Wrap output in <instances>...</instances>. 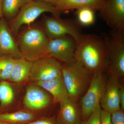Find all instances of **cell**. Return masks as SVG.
Here are the masks:
<instances>
[{
    "mask_svg": "<svg viewBox=\"0 0 124 124\" xmlns=\"http://www.w3.org/2000/svg\"><path fill=\"white\" fill-rule=\"evenodd\" d=\"M79 124H85V121H82V122H80Z\"/></svg>",
    "mask_w": 124,
    "mask_h": 124,
    "instance_id": "obj_31",
    "label": "cell"
},
{
    "mask_svg": "<svg viewBox=\"0 0 124 124\" xmlns=\"http://www.w3.org/2000/svg\"><path fill=\"white\" fill-rule=\"evenodd\" d=\"M120 85L113 76L105 84L100 102L103 110L112 113L121 109L119 100Z\"/></svg>",
    "mask_w": 124,
    "mask_h": 124,
    "instance_id": "obj_13",
    "label": "cell"
},
{
    "mask_svg": "<svg viewBox=\"0 0 124 124\" xmlns=\"http://www.w3.org/2000/svg\"><path fill=\"white\" fill-rule=\"evenodd\" d=\"M4 0H0V19L3 18L2 14V6Z\"/></svg>",
    "mask_w": 124,
    "mask_h": 124,
    "instance_id": "obj_29",
    "label": "cell"
},
{
    "mask_svg": "<svg viewBox=\"0 0 124 124\" xmlns=\"http://www.w3.org/2000/svg\"><path fill=\"white\" fill-rule=\"evenodd\" d=\"M95 11L89 7L77 10V22L81 26H88L93 25L95 21Z\"/></svg>",
    "mask_w": 124,
    "mask_h": 124,
    "instance_id": "obj_21",
    "label": "cell"
},
{
    "mask_svg": "<svg viewBox=\"0 0 124 124\" xmlns=\"http://www.w3.org/2000/svg\"><path fill=\"white\" fill-rule=\"evenodd\" d=\"M15 59L9 55L0 56V79L9 80Z\"/></svg>",
    "mask_w": 124,
    "mask_h": 124,
    "instance_id": "obj_22",
    "label": "cell"
},
{
    "mask_svg": "<svg viewBox=\"0 0 124 124\" xmlns=\"http://www.w3.org/2000/svg\"><path fill=\"white\" fill-rule=\"evenodd\" d=\"M0 124H8V123H6V122H3V121H0Z\"/></svg>",
    "mask_w": 124,
    "mask_h": 124,
    "instance_id": "obj_30",
    "label": "cell"
},
{
    "mask_svg": "<svg viewBox=\"0 0 124 124\" xmlns=\"http://www.w3.org/2000/svg\"><path fill=\"white\" fill-rule=\"evenodd\" d=\"M105 84L102 72H97L93 73L87 91L81 101L82 121H86L93 111L100 104Z\"/></svg>",
    "mask_w": 124,
    "mask_h": 124,
    "instance_id": "obj_7",
    "label": "cell"
},
{
    "mask_svg": "<svg viewBox=\"0 0 124 124\" xmlns=\"http://www.w3.org/2000/svg\"><path fill=\"white\" fill-rule=\"evenodd\" d=\"M61 76L62 64L56 59L47 56L33 62L29 78L36 83Z\"/></svg>",
    "mask_w": 124,
    "mask_h": 124,
    "instance_id": "obj_8",
    "label": "cell"
},
{
    "mask_svg": "<svg viewBox=\"0 0 124 124\" xmlns=\"http://www.w3.org/2000/svg\"><path fill=\"white\" fill-rule=\"evenodd\" d=\"M42 16L41 24L49 39L69 36L77 43L83 35L81 26L77 21L53 16L49 17L44 14Z\"/></svg>",
    "mask_w": 124,
    "mask_h": 124,
    "instance_id": "obj_5",
    "label": "cell"
},
{
    "mask_svg": "<svg viewBox=\"0 0 124 124\" xmlns=\"http://www.w3.org/2000/svg\"><path fill=\"white\" fill-rule=\"evenodd\" d=\"M14 37L6 20L3 17L0 19V56L23 57Z\"/></svg>",
    "mask_w": 124,
    "mask_h": 124,
    "instance_id": "obj_11",
    "label": "cell"
},
{
    "mask_svg": "<svg viewBox=\"0 0 124 124\" xmlns=\"http://www.w3.org/2000/svg\"><path fill=\"white\" fill-rule=\"evenodd\" d=\"M46 12L56 17H60L62 13L49 3L31 0L21 8L16 17L10 20L8 24L13 35L16 37L23 25H31Z\"/></svg>",
    "mask_w": 124,
    "mask_h": 124,
    "instance_id": "obj_4",
    "label": "cell"
},
{
    "mask_svg": "<svg viewBox=\"0 0 124 124\" xmlns=\"http://www.w3.org/2000/svg\"><path fill=\"white\" fill-rule=\"evenodd\" d=\"M33 23L19 31L16 36L23 57L31 62L48 56L49 40L41 24Z\"/></svg>",
    "mask_w": 124,
    "mask_h": 124,
    "instance_id": "obj_2",
    "label": "cell"
},
{
    "mask_svg": "<svg viewBox=\"0 0 124 124\" xmlns=\"http://www.w3.org/2000/svg\"><path fill=\"white\" fill-rule=\"evenodd\" d=\"M75 59L90 73L102 72L108 63L107 49L104 38L94 34L83 35L77 43Z\"/></svg>",
    "mask_w": 124,
    "mask_h": 124,
    "instance_id": "obj_1",
    "label": "cell"
},
{
    "mask_svg": "<svg viewBox=\"0 0 124 124\" xmlns=\"http://www.w3.org/2000/svg\"><path fill=\"white\" fill-rule=\"evenodd\" d=\"M32 0L42 1V2L49 3V4L53 5L54 6H55L57 0Z\"/></svg>",
    "mask_w": 124,
    "mask_h": 124,
    "instance_id": "obj_28",
    "label": "cell"
},
{
    "mask_svg": "<svg viewBox=\"0 0 124 124\" xmlns=\"http://www.w3.org/2000/svg\"><path fill=\"white\" fill-rule=\"evenodd\" d=\"M14 93L11 85L8 82H0V106L1 108L8 106L14 101Z\"/></svg>",
    "mask_w": 124,
    "mask_h": 124,
    "instance_id": "obj_20",
    "label": "cell"
},
{
    "mask_svg": "<svg viewBox=\"0 0 124 124\" xmlns=\"http://www.w3.org/2000/svg\"><path fill=\"white\" fill-rule=\"evenodd\" d=\"M104 38L107 49V67L114 77L124 75V34L112 30Z\"/></svg>",
    "mask_w": 124,
    "mask_h": 124,
    "instance_id": "obj_6",
    "label": "cell"
},
{
    "mask_svg": "<svg viewBox=\"0 0 124 124\" xmlns=\"http://www.w3.org/2000/svg\"><path fill=\"white\" fill-rule=\"evenodd\" d=\"M60 104V109L56 118L58 124H79L80 113L76 103L68 98Z\"/></svg>",
    "mask_w": 124,
    "mask_h": 124,
    "instance_id": "obj_14",
    "label": "cell"
},
{
    "mask_svg": "<svg viewBox=\"0 0 124 124\" xmlns=\"http://www.w3.org/2000/svg\"><path fill=\"white\" fill-rule=\"evenodd\" d=\"M100 16L112 30L124 34V0H104Z\"/></svg>",
    "mask_w": 124,
    "mask_h": 124,
    "instance_id": "obj_10",
    "label": "cell"
},
{
    "mask_svg": "<svg viewBox=\"0 0 124 124\" xmlns=\"http://www.w3.org/2000/svg\"><path fill=\"white\" fill-rule=\"evenodd\" d=\"M31 0H4L3 17L6 20H11L18 13L21 8Z\"/></svg>",
    "mask_w": 124,
    "mask_h": 124,
    "instance_id": "obj_19",
    "label": "cell"
},
{
    "mask_svg": "<svg viewBox=\"0 0 124 124\" xmlns=\"http://www.w3.org/2000/svg\"><path fill=\"white\" fill-rule=\"evenodd\" d=\"M62 76L69 99L76 103L88 88L91 73L75 62L62 64Z\"/></svg>",
    "mask_w": 124,
    "mask_h": 124,
    "instance_id": "obj_3",
    "label": "cell"
},
{
    "mask_svg": "<svg viewBox=\"0 0 124 124\" xmlns=\"http://www.w3.org/2000/svg\"><path fill=\"white\" fill-rule=\"evenodd\" d=\"M101 110L100 104L91 113L85 121V124H100V115Z\"/></svg>",
    "mask_w": 124,
    "mask_h": 124,
    "instance_id": "obj_23",
    "label": "cell"
},
{
    "mask_svg": "<svg viewBox=\"0 0 124 124\" xmlns=\"http://www.w3.org/2000/svg\"><path fill=\"white\" fill-rule=\"evenodd\" d=\"M24 124H58L57 121L51 118H45L37 120L32 121Z\"/></svg>",
    "mask_w": 124,
    "mask_h": 124,
    "instance_id": "obj_26",
    "label": "cell"
},
{
    "mask_svg": "<svg viewBox=\"0 0 124 124\" xmlns=\"http://www.w3.org/2000/svg\"><path fill=\"white\" fill-rule=\"evenodd\" d=\"M32 62L23 57L15 59L9 80L19 83L29 78Z\"/></svg>",
    "mask_w": 124,
    "mask_h": 124,
    "instance_id": "obj_17",
    "label": "cell"
},
{
    "mask_svg": "<svg viewBox=\"0 0 124 124\" xmlns=\"http://www.w3.org/2000/svg\"><path fill=\"white\" fill-rule=\"evenodd\" d=\"M77 45L76 41L69 36L49 39L48 56L54 58L64 63L75 62Z\"/></svg>",
    "mask_w": 124,
    "mask_h": 124,
    "instance_id": "obj_9",
    "label": "cell"
},
{
    "mask_svg": "<svg viewBox=\"0 0 124 124\" xmlns=\"http://www.w3.org/2000/svg\"><path fill=\"white\" fill-rule=\"evenodd\" d=\"M104 0H57L55 7L59 11H67L89 7L99 11L104 4Z\"/></svg>",
    "mask_w": 124,
    "mask_h": 124,
    "instance_id": "obj_16",
    "label": "cell"
},
{
    "mask_svg": "<svg viewBox=\"0 0 124 124\" xmlns=\"http://www.w3.org/2000/svg\"><path fill=\"white\" fill-rule=\"evenodd\" d=\"M35 116L30 112L20 110L0 114V121L9 124H24L34 120Z\"/></svg>",
    "mask_w": 124,
    "mask_h": 124,
    "instance_id": "obj_18",
    "label": "cell"
},
{
    "mask_svg": "<svg viewBox=\"0 0 124 124\" xmlns=\"http://www.w3.org/2000/svg\"><path fill=\"white\" fill-rule=\"evenodd\" d=\"M119 100L121 109H124V88L123 86L119 87Z\"/></svg>",
    "mask_w": 124,
    "mask_h": 124,
    "instance_id": "obj_27",
    "label": "cell"
},
{
    "mask_svg": "<svg viewBox=\"0 0 124 124\" xmlns=\"http://www.w3.org/2000/svg\"><path fill=\"white\" fill-rule=\"evenodd\" d=\"M52 95L54 102L60 103L69 98L68 92L62 76L53 79L36 83Z\"/></svg>",
    "mask_w": 124,
    "mask_h": 124,
    "instance_id": "obj_15",
    "label": "cell"
},
{
    "mask_svg": "<svg viewBox=\"0 0 124 124\" xmlns=\"http://www.w3.org/2000/svg\"><path fill=\"white\" fill-rule=\"evenodd\" d=\"M100 124H112L111 113L103 109L101 110L100 115Z\"/></svg>",
    "mask_w": 124,
    "mask_h": 124,
    "instance_id": "obj_25",
    "label": "cell"
},
{
    "mask_svg": "<svg viewBox=\"0 0 124 124\" xmlns=\"http://www.w3.org/2000/svg\"><path fill=\"white\" fill-rule=\"evenodd\" d=\"M51 98L45 90L37 85L27 86L23 98L24 106L33 110H41L49 104Z\"/></svg>",
    "mask_w": 124,
    "mask_h": 124,
    "instance_id": "obj_12",
    "label": "cell"
},
{
    "mask_svg": "<svg viewBox=\"0 0 124 124\" xmlns=\"http://www.w3.org/2000/svg\"><path fill=\"white\" fill-rule=\"evenodd\" d=\"M112 124H124V110L120 109L111 113Z\"/></svg>",
    "mask_w": 124,
    "mask_h": 124,
    "instance_id": "obj_24",
    "label": "cell"
}]
</instances>
